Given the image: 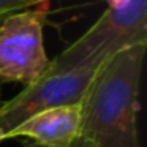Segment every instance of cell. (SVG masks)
Returning <instances> with one entry per match:
<instances>
[{
    "label": "cell",
    "mask_w": 147,
    "mask_h": 147,
    "mask_svg": "<svg viewBox=\"0 0 147 147\" xmlns=\"http://www.w3.org/2000/svg\"><path fill=\"white\" fill-rule=\"evenodd\" d=\"M147 43V0L125 10H106L96 22L51 60L46 73H60L111 59L127 46Z\"/></svg>",
    "instance_id": "obj_2"
},
{
    "label": "cell",
    "mask_w": 147,
    "mask_h": 147,
    "mask_svg": "<svg viewBox=\"0 0 147 147\" xmlns=\"http://www.w3.org/2000/svg\"><path fill=\"white\" fill-rule=\"evenodd\" d=\"M2 18H3V16H0V21H2Z\"/></svg>",
    "instance_id": "obj_10"
},
{
    "label": "cell",
    "mask_w": 147,
    "mask_h": 147,
    "mask_svg": "<svg viewBox=\"0 0 147 147\" xmlns=\"http://www.w3.org/2000/svg\"><path fill=\"white\" fill-rule=\"evenodd\" d=\"M131 2L133 0H106V3H108V8L109 10H125L127 7H130Z\"/></svg>",
    "instance_id": "obj_7"
},
{
    "label": "cell",
    "mask_w": 147,
    "mask_h": 147,
    "mask_svg": "<svg viewBox=\"0 0 147 147\" xmlns=\"http://www.w3.org/2000/svg\"><path fill=\"white\" fill-rule=\"evenodd\" d=\"M82 101L54 106L27 117L3 134L5 139L29 138L41 147H70L81 138Z\"/></svg>",
    "instance_id": "obj_5"
},
{
    "label": "cell",
    "mask_w": 147,
    "mask_h": 147,
    "mask_svg": "<svg viewBox=\"0 0 147 147\" xmlns=\"http://www.w3.org/2000/svg\"><path fill=\"white\" fill-rule=\"evenodd\" d=\"M48 5L10 13L0 21V81L24 86L40 81L51 65L45 51L43 27Z\"/></svg>",
    "instance_id": "obj_3"
},
{
    "label": "cell",
    "mask_w": 147,
    "mask_h": 147,
    "mask_svg": "<svg viewBox=\"0 0 147 147\" xmlns=\"http://www.w3.org/2000/svg\"><path fill=\"white\" fill-rule=\"evenodd\" d=\"M51 0H0V16L21 11L22 8L36 7L41 3H49Z\"/></svg>",
    "instance_id": "obj_6"
},
{
    "label": "cell",
    "mask_w": 147,
    "mask_h": 147,
    "mask_svg": "<svg viewBox=\"0 0 147 147\" xmlns=\"http://www.w3.org/2000/svg\"><path fill=\"white\" fill-rule=\"evenodd\" d=\"M108 60L84 65L70 71L46 73L40 81L27 86L14 98L0 105V130L5 134L35 112L82 101L95 76Z\"/></svg>",
    "instance_id": "obj_4"
},
{
    "label": "cell",
    "mask_w": 147,
    "mask_h": 147,
    "mask_svg": "<svg viewBox=\"0 0 147 147\" xmlns=\"http://www.w3.org/2000/svg\"><path fill=\"white\" fill-rule=\"evenodd\" d=\"M2 136H3V131L0 130V142H2V141H3V139H2Z\"/></svg>",
    "instance_id": "obj_9"
},
{
    "label": "cell",
    "mask_w": 147,
    "mask_h": 147,
    "mask_svg": "<svg viewBox=\"0 0 147 147\" xmlns=\"http://www.w3.org/2000/svg\"><path fill=\"white\" fill-rule=\"evenodd\" d=\"M24 147H41V146H36V144H33V142H26V144H24ZM70 147H96V146H93L90 141L84 139V138H79V139H78L73 146H70Z\"/></svg>",
    "instance_id": "obj_8"
},
{
    "label": "cell",
    "mask_w": 147,
    "mask_h": 147,
    "mask_svg": "<svg viewBox=\"0 0 147 147\" xmlns=\"http://www.w3.org/2000/svg\"><path fill=\"white\" fill-rule=\"evenodd\" d=\"M147 43L127 46L101 67L82 100L81 138L96 147H139L138 98Z\"/></svg>",
    "instance_id": "obj_1"
}]
</instances>
